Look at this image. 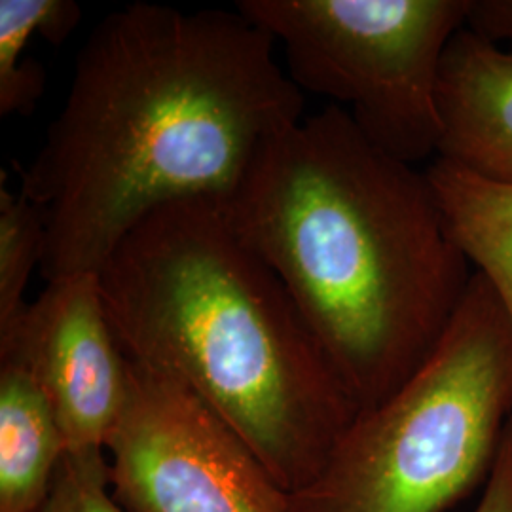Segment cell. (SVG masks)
I'll list each match as a JSON object with an SVG mask.
<instances>
[{
	"label": "cell",
	"mask_w": 512,
	"mask_h": 512,
	"mask_svg": "<svg viewBox=\"0 0 512 512\" xmlns=\"http://www.w3.org/2000/svg\"><path fill=\"white\" fill-rule=\"evenodd\" d=\"M110 492L126 512H291L251 446L175 378L128 359Z\"/></svg>",
	"instance_id": "6"
},
{
	"label": "cell",
	"mask_w": 512,
	"mask_h": 512,
	"mask_svg": "<svg viewBox=\"0 0 512 512\" xmlns=\"http://www.w3.org/2000/svg\"><path fill=\"white\" fill-rule=\"evenodd\" d=\"M82 19L74 0H0V71L12 67L33 35L63 44Z\"/></svg>",
	"instance_id": "12"
},
{
	"label": "cell",
	"mask_w": 512,
	"mask_h": 512,
	"mask_svg": "<svg viewBox=\"0 0 512 512\" xmlns=\"http://www.w3.org/2000/svg\"><path fill=\"white\" fill-rule=\"evenodd\" d=\"M275 40L236 10L135 2L80 50L65 105L19 192L46 220L44 279L99 272L169 203L226 202L256 154L302 120Z\"/></svg>",
	"instance_id": "1"
},
{
	"label": "cell",
	"mask_w": 512,
	"mask_h": 512,
	"mask_svg": "<svg viewBox=\"0 0 512 512\" xmlns=\"http://www.w3.org/2000/svg\"><path fill=\"white\" fill-rule=\"evenodd\" d=\"M65 450L54 408L33 374L0 359V512L42 511Z\"/></svg>",
	"instance_id": "9"
},
{
	"label": "cell",
	"mask_w": 512,
	"mask_h": 512,
	"mask_svg": "<svg viewBox=\"0 0 512 512\" xmlns=\"http://www.w3.org/2000/svg\"><path fill=\"white\" fill-rule=\"evenodd\" d=\"M40 512H126L110 492L105 450L65 452L50 497Z\"/></svg>",
	"instance_id": "13"
},
{
	"label": "cell",
	"mask_w": 512,
	"mask_h": 512,
	"mask_svg": "<svg viewBox=\"0 0 512 512\" xmlns=\"http://www.w3.org/2000/svg\"><path fill=\"white\" fill-rule=\"evenodd\" d=\"M97 275L128 359L186 385L289 494L319 475L359 408L224 203L156 209Z\"/></svg>",
	"instance_id": "3"
},
{
	"label": "cell",
	"mask_w": 512,
	"mask_h": 512,
	"mask_svg": "<svg viewBox=\"0 0 512 512\" xmlns=\"http://www.w3.org/2000/svg\"><path fill=\"white\" fill-rule=\"evenodd\" d=\"M46 253V220L21 192L0 188V327L29 304L25 291Z\"/></svg>",
	"instance_id": "11"
},
{
	"label": "cell",
	"mask_w": 512,
	"mask_h": 512,
	"mask_svg": "<svg viewBox=\"0 0 512 512\" xmlns=\"http://www.w3.org/2000/svg\"><path fill=\"white\" fill-rule=\"evenodd\" d=\"M512 418V323L473 274L429 359L361 410L291 512H444L490 476Z\"/></svg>",
	"instance_id": "4"
},
{
	"label": "cell",
	"mask_w": 512,
	"mask_h": 512,
	"mask_svg": "<svg viewBox=\"0 0 512 512\" xmlns=\"http://www.w3.org/2000/svg\"><path fill=\"white\" fill-rule=\"evenodd\" d=\"M285 50L302 92L346 110L370 143L410 165L437 158L440 63L471 0H243Z\"/></svg>",
	"instance_id": "5"
},
{
	"label": "cell",
	"mask_w": 512,
	"mask_h": 512,
	"mask_svg": "<svg viewBox=\"0 0 512 512\" xmlns=\"http://www.w3.org/2000/svg\"><path fill=\"white\" fill-rule=\"evenodd\" d=\"M222 203L359 412L429 359L475 274L427 171L370 143L334 105L274 135Z\"/></svg>",
	"instance_id": "2"
},
{
	"label": "cell",
	"mask_w": 512,
	"mask_h": 512,
	"mask_svg": "<svg viewBox=\"0 0 512 512\" xmlns=\"http://www.w3.org/2000/svg\"><path fill=\"white\" fill-rule=\"evenodd\" d=\"M475 512H512V418L503 431L494 467Z\"/></svg>",
	"instance_id": "14"
},
{
	"label": "cell",
	"mask_w": 512,
	"mask_h": 512,
	"mask_svg": "<svg viewBox=\"0 0 512 512\" xmlns=\"http://www.w3.org/2000/svg\"><path fill=\"white\" fill-rule=\"evenodd\" d=\"M437 109L435 160L512 186V50L463 27L440 63Z\"/></svg>",
	"instance_id": "8"
},
{
	"label": "cell",
	"mask_w": 512,
	"mask_h": 512,
	"mask_svg": "<svg viewBox=\"0 0 512 512\" xmlns=\"http://www.w3.org/2000/svg\"><path fill=\"white\" fill-rule=\"evenodd\" d=\"M427 177L452 238L512 323V186L482 181L442 160H433Z\"/></svg>",
	"instance_id": "10"
},
{
	"label": "cell",
	"mask_w": 512,
	"mask_h": 512,
	"mask_svg": "<svg viewBox=\"0 0 512 512\" xmlns=\"http://www.w3.org/2000/svg\"><path fill=\"white\" fill-rule=\"evenodd\" d=\"M0 359L33 374L54 408L65 452L105 450L128 399V355L97 272L50 281L0 327Z\"/></svg>",
	"instance_id": "7"
},
{
	"label": "cell",
	"mask_w": 512,
	"mask_h": 512,
	"mask_svg": "<svg viewBox=\"0 0 512 512\" xmlns=\"http://www.w3.org/2000/svg\"><path fill=\"white\" fill-rule=\"evenodd\" d=\"M469 27L499 40H512V0H471Z\"/></svg>",
	"instance_id": "15"
}]
</instances>
